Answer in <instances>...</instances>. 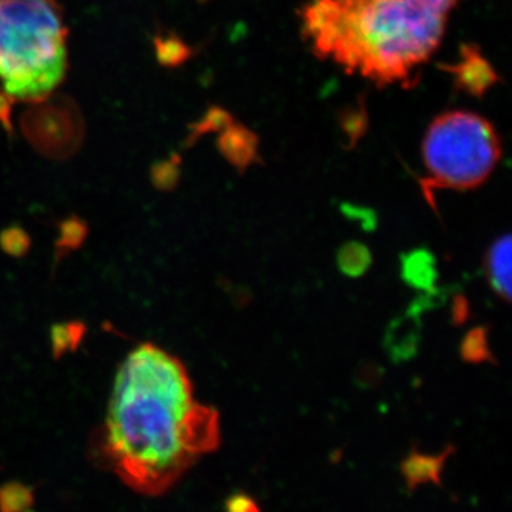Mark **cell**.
Returning <instances> with one entry per match:
<instances>
[{"mask_svg":"<svg viewBox=\"0 0 512 512\" xmlns=\"http://www.w3.org/2000/svg\"><path fill=\"white\" fill-rule=\"evenodd\" d=\"M220 444L218 414L194 397L183 363L154 345L127 356L96 453L131 490L163 495Z\"/></svg>","mask_w":512,"mask_h":512,"instance_id":"6da1fadb","label":"cell"},{"mask_svg":"<svg viewBox=\"0 0 512 512\" xmlns=\"http://www.w3.org/2000/svg\"><path fill=\"white\" fill-rule=\"evenodd\" d=\"M463 0H308L302 35L313 55L376 86L412 89Z\"/></svg>","mask_w":512,"mask_h":512,"instance_id":"7a4b0ae2","label":"cell"},{"mask_svg":"<svg viewBox=\"0 0 512 512\" xmlns=\"http://www.w3.org/2000/svg\"><path fill=\"white\" fill-rule=\"evenodd\" d=\"M57 0H0V79L8 96L40 101L67 69Z\"/></svg>","mask_w":512,"mask_h":512,"instance_id":"3957f363","label":"cell"},{"mask_svg":"<svg viewBox=\"0 0 512 512\" xmlns=\"http://www.w3.org/2000/svg\"><path fill=\"white\" fill-rule=\"evenodd\" d=\"M501 141L491 121L466 110L441 113L431 121L421 154L426 194L434 190H473L493 174Z\"/></svg>","mask_w":512,"mask_h":512,"instance_id":"277c9868","label":"cell"},{"mask_svg":"<svg viewBox=\"0 0 512 512\" xmlns=\"http://www.w3.org/2000/svg\"><path fill=\"white\" fill-rule=\"evenodd\" d=\"M22 120L26 136L37 150L50 157L70 156L82 140V117L66 99L45 101Z\"/></svg>","mask_w":512,"mask_h":512,"instance_id":"5b68a950","label":"cell"},{"mask_svg":"<svg viewBox=\"0 0 512 512\" xmlns=\"http://www.w3.org/2000/svg\"><path fill=\"white\" fill-rule=\"evenodd\" d=\"M441 70L451 74L458 92L470 94V96L481 99L494 84L500 82V76L487 59L481 53L480 46H461L460 59L454 64H441Z\"/></svg>","mask_w":512,"mask_h":512,"instance_id":"8992f818","label":"cell"},{"mask_svg":"<svg viewBox=\"0 0 512 512\" xmlns=\"http://www.w3.org/2000/svg\"><path fill=\"white\" fill-rule=\"evenodd\" d=\"M218 147L229 163L241 171L258 160V137L254 131L235 121L221 131Z\"/></svg>","mask_w":512,"mask_h":512,"instance_id":"52a82bcc","label":"cell"},{"mask_svg":"<svg viewBox=\"0 0 512 512\" xmlns=\"http://www.w3.org/2000/svg\"><path fill=\"white\" fill-rule=\"evenodd\" d=\"M487 275L491 288L501 298L511 296V238L510 235L497 239L487 255Z\"/></svg>","mask_w":512,"mask_h":512,"instance_id":"ba28073f","label":"cell"},{"mask_svg":"<svg viewBox=\"0 0 512 512\" xmlns=\"http://www.w3.org/2000/svg\"><path fill=\"white\" fill-rule=\"evenodd\" d=\"M35 504V491L19 481L0 487V512H30Z\"/></svg>","mask_w":512,"mask_h":512,"instance_id":"9c48e42d","label":"cell"},{"mask_svg":"<svg viewBox=\"0 0 512 512\" xmlns=\"http://www.w3.org/2000/svg\"><path fill=\"white\" fill-rule=\"evenodd\" d=\"M367 126L369 121H367V111L363 101L357 103L356 107H349L348 110L343 111L340 117V127L348 137L349 146H355L357 141L365 136Z\"/></svg>","mask_w":512,"mask_h":512,"instance_id":"30bf717a","label":"cell"},{"mask_svg":"<svg viewBox=\"0 0 512 512\" xmlns=\"http://www.w3.org/2000/svg\"><path fill=\"white\" fill-rule=\"evenodd\" d=\"M232 121H234V119H232L228 111L222 110L220 107H212V109L205 114L204 119L195 126V130H197L195 136L210 133V131H222L225 127L229 126Z\"/></svg>","mask_w":512,"mask_h":512,"instance_id":"8fae6325","label":"cell"},{"mask_svg":"<svg viewBox=\"0 0 512 512\" xmlns=\"http://www.w3.org/2000/svg\"><path fill=\"white\" fill-rule=\"evenodd\" d=\"M160 59L167 64H178L184 62L191 56V49L185 46L177 37H170L165 42H160Z\"/></svg>","mask_w":512,"mask_h":512,"instance_id":"7c38bea8","label":"cell"},{"mask_svg":"<svg viewBox=\"0 0 512 512\" xmlns=\"http://www.w3.org/2000/svg\"><path fill=\"white\" fill-rule=\"evenodd\" d=\"M0 242H2V247L6 252L15 256L25 254L30 245L28 235L19 228H12L3 232Z\"/></svg>","mask_w":512,"mask_h":512,"instance_id":"4fadbf2b","label":"cell"},{"mask_svg":"<svg viewBox=\"0 0 512 512\" xmlns=\"http://www.w3.org/2000/svg\"><path fill=\"white\" fill-rule=\"evenodd\" d=\"M80 326L73 329L72 325L57 326L53 332V345H55V352L62 353L63 350L70 348L72 343L77 342L80 338Z\"/></svg>","mask_w":512,"mask_h":512,"instance_id":"5bb4252c","label":"cell"},{"mask_svg":"<svg viewBox=\"0 0 512 512\" xmlns=\"http://www.w3.org/2000/svg\"><path fill=\"white\" fill-rule=\"evenodd\" d=\"M228 512H259L254 501L244 494H237L229 498L227 503Z\"/></svg>","mask_w":512,"mask_h":512,"instance_id":"9a60e30c","label":"cell"},{"mask_svg":"<svg viewBox=\"0 0 512 512\" xmlns=\"http://www.w3.org/2000/svg\"><path fill=\"white\" fill-rule=\"evenodd\" d=\"M8 113L9 103L6 101V97L0 94V121H5L6 126H9Z\"/></svg>","mask_w":512,"mask_h":512,"instance_id":"2e32d148","label":"cell"}]
</instances>
